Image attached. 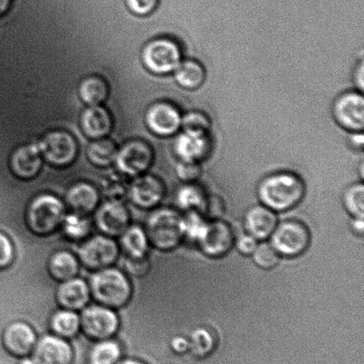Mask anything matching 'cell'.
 Here are the masks:
<instances>
[{"mask_svg": "<svg viewBox=\"0 0 364 364\" xmlns=\"http://www.w3.org/2000/svg\"><path fill=\"white\" fill-rule=\"evenodd\" d=\"M91 294L100 304L120 308L130 301L132 286L126 274L114 267L96 271L90 280Z\"/></svg>", "mask_w": 364, "mask_h": 364, "instance_id": "obj_3", "label": "cell"}, {"mask_svg": "<svg viewBox=\"0 0 364 364\" xmlns=\"http://www.w3.org/2000/svg\"><path fill=\"white\" fill-rule=\"evenodd\" d=\"M355 90L363 93L364 89V61L363 58L356 63L354 73H353Z\"/></svg>", "mask_w": 364, "mask_h": 364, "instance_id": "obj_45", "label": "cell"}, {"mask_svg": "<svg viewBox=\"0 0 364 364\" xmlns=\"http://www.w3.org/2000/svg\"><path fill=\"white\" fill-rule=\"evenodd\" d=\"M174 80L181 88L188 90H196L206 80L205 67L196 59H183L173 73Z\"/></svg>", "mask_w": 364, "mask_h": 364, "instance_id": "obj_24", "label": "cell"}, {"mask_svg": "<svg viewBox=\"0 0 364 364\" xmlns=\"http://www.w3.org/2000/svg\"><path fill=\"white\" fill-rule=\"evenodd\" d=\"M348 144L355 151H363L364 145L363 132H354L350 133L348 137Z\"/></svg>", "mask_w": 364, "mask_h": 364, "instance_id": "obj_47", "label": "cell"}, {"mask_svg": "<svg viewBox=\"0 0 364 364\" xmlns=\"http://www.w3.org/2000/svg\"><path fill=\"white\" fill-rule=\"evenodd\" d=\"M127 176L120 172H112L102 178L101 191L107 201L124 202L129 194Z\"/></svg>", "mask_w": 364, "mask_h": 364, "instance_id": "obj_29", "label": "cell"}, {"mask_svg": "<svg viewBox=\"0 0 364 364\" xmlns=\"http://www.w3.org/2000/svg\"><path fill=\"white\" fill-rule=\"evenodd\" d=\"M85 364H89V363H85Z\"/></svg>", "mask_w": 364, "mask_h": 364, "instance_id": "obj_53", "label": "cell"}, {"mask_svg": "<svg viewBox=\"0 0 364 364\" xmlns=\"http://www.w3.org/2000/svg\"><path fill=\"white\" fill-rule=\"evenodd\" d=\"M363 167H364V164H363V162H362L361 164H360V175H361L362 180L363 178V172H364Z\"/></svg>", "mask_w": 364, "mask_h": 364, "instance_id": "obj_52", "label": "cell"}, {"mask_svg": "<svg viewBox=\"0 0 364 364\" xmlns=\"http://www.w3.org/2000/svg\"><path fill=\"white\" fill-rule=\"evenodd\" d=\"M145 120L149 130L159 137H172L181 130L182 113L172 103L159 102L151 105Z\"/></svg>", "mask_w": 364, "mask_h": 364, "instance_id": "obj_14", "label": "cell"}, {"mask_svg": "<svg viewBox=\"0 0 364 364\" xmlns=\"http://www.w3.org/2000/svg\"><path fill=\"white\" fill-rule=\"evenodd\" d=\"M117 364H146L144 362L140 361V360L128 358V359H121L119 363Z\"/></svg>", "mask_w": 364, "mask_h": 364, "instance_id": "obj_50", "label": "cell"}, {"mask_svg": "<svg viewBox=\"0 0 364 364\" xmlns=\"http://www.w3.org/2000/svg\"><path fill=\"white\" fill-rule=\"evenodd\" d=\"M145 233L153 247L173 251L184 240V217L172 208L155 209L148 217Z\"/></svg>", "mask_w": 364, "mask_h": 364, "instance_id": "obj_2", "label": "cell"}, {"mask_svg": "<svg viewBox=\"0 0 364 364\" xmlns=\"http://www.w3.org/2000/svg\"><path fill=\"white\" fill-rule=\"evenodd\" d=\"M344 208L352 217H364V185L355 183L346 189L342 197Z\"/></svg>", "mask_w": 364, "mask_h": 364, "instance_id": "obj_35", "label": "cell"}, {"mask_svg": "<svg viewBox=\"0 0 364 364\" xmlns=\"http://www.w3.org/2000/svg\"><path fill=\"white\" fill-rule=\"evenodd\" d=\"M253 261L262 269H272L280 261V256L274 251L270 244H259L257 245L252 254Z\"/></svg>", "mask_w": 364, "mask_h": 364, "instance_id": "obj_36", "label": "cell"}, {"mask_svg": "<svg viewBox=\"0 0 364 364\" xmlns=\"http://www.w3.org/2000/svg\"><path fill=\"white\" fill-rule=\"evenodd\" d=\"M183 217L185 238L196 241L206 223L205 217L198 212H188Z\"/></svg>", "mask_w": 364, "mask_h": 364, "instance_id": "obj_38", "label": "cell"}, {"mask_svg": "<svg viewBox=\"0 0 364 364\" xmlns=\"http://www.w3.org/2000/svg\"><path fill=\"white\" fill-rule=\"evenodd\" d=\"M95 223L107 236H121L129 227L130 213L124 202L107 201L96 212Z\"/></svg>", "mask_w": 364, "mask_h": 364, "instance_id": "obj_17", "label": "cell"}, {"mask_svg": "<svg viewBox=\"0 0 364 364\" xmlns=\"http://www.w3.org/2000/svg\"><path fill=\"white\" fill-rule=\"evenodd\" d=\"M117 151V145L112 139H95L88 146L87 158L94 165L97 167H108L115 162Z\"/></svg>", "mask_w": 364, "mask_h": 364, "instance_id": "obj_30", "label": "cell"}, {"mask_svg": "<svg viewBox=\"0 0 364 364\" xmlns=\"http://www.w3.org/2000/svg\"><path fill=\"white\" fill-rule=\"evenodd\" d=\"M119 247L112 237L95 235L88 239L78 249V260L90 270L107 269L117 261Z\"/></svg>", "mask_w": 364, "mask_h": 364, "instance_id": "obj_10", "label": "cell"}, {"mask_svg": "<svg viewBox=\"0 0 364 364\" xmlns=\"http://www.w3.org/2000/svg\"><path fill=\"white\" fill-rule=\"evenodd\" d=\"M62 227L67 237L73 240H82L90 234L91 222L87 216L76 212L66 214Z\"/></svg>", "mask_w": 364, "mask_h": 364, "instance_id": "obj_34", "label": "cell"}, {"mask_svg": "<svg viewBox=\"0 0 364 364\" xmlns=\"http://www.w3.org/2000/svg\"><path fill=\"white\" fill-rule=\"evenodd\" d=\"M171 348L176 354H185L186 352L189 350L188 338L182 336L173 338L172 341H171Z\"/></svg>", "mask_w": 364, "mask_h": 364, "instance_id": "obj_46", "label": "cell"}, {"mask_svg": "<svg viewBox=\"0 0 364 364\" xmlns=\"http://www.w3.org/2000/svg\"><path fill=\"white\" fill-rule=\"evenodd\" d=\"M50 326L56 336L73 338L80 330V316L73 310H59L52 316Z\"/></svg>", "mask_w": 364, "mask_h": 364, "instance_id": "obj_31", "label": "cell"}, {"mask_svg": "<svg viewBox=\"0 0 364 364\" xmlns=\"http://www.w3.org/2000/svg\"><path fill=\"white\" fill-rule=\"evenodd\" d=\"M235 234L230 224L220 219L206 221L196 244L200 251L209 258L226 256L235 245Z\"/></svg>", "mask_w": 364, "mask_h": 364, "instance_id": "obj_9", "label": "cell"}, {"mask_svg": "<svg viewBox=\"0 0 364 364\" xmlns=\"http://www.w3.org/2000/svg\"><path fill=\"white\" fill-rule=\"evenodd\" d=\"M66 203L74 212L87 216L95 212L100 202V192L92 184L77 183L69 189Z\"/></svg>", "mask_w": 364, "mask_h": 364, "instance_id": "obj_23", "label": "cell"}, {"mask_svg": "<svg viewBox=\"0 0 364 364\" xmlns=\"http://www.w3.org/2000/svg\"><path fill=\"white\" fill-rule=\"evenodd\" d=\"M11 3H12V0H0V16L9 11Z\"/></svg>", "mask_w": 364, "mask_h": 364, "instance_id": "obj_49", "label": "cell"}, {"mask_svg": "<svg viewBox=\"0 0 364 364\" xmlns=\"http://www.w3.org/2000/svg\"><path fill=\"white\" fill-rule=\"evenodd\" d=\"M48 271L56 281L73 279L80 272V260L70 251H57L49 259Z\"/></svg>", "mask_w": 364, "mask_h": 364, "instance_id": "obj_25", "label": "cell"}, {"mask_svg": "<svg viewBox=\"0 0 364 364\" xmlns=\"http://www.w3.org/2000/svg\"><path fill=\"white\" fill-rule=\"evenodd\" d=\"M310 232L301 221L290 219L277 224L270 235V244L280 256L296 258L309 247Z\"/></svg>", "mask_w": 364, "mask_h": 364, "instance_id": "obj_5", "label": "cell"}, {"mask_svg": "<svg viewBox=\"0 0 364 364\" xmlns=\"http://www.w3.org/2000/svg\"><path fill=\"white\" fill-rule=\"evenodd\" d=\"M333 116L338 126L349 133L363 132V93L358 90L342 93L333 103Z\"/></svg>", "mask_w": 364, "mask_h": 364, "instance_id": "obj_12", "label": "cell"}, {"mask_svg": "<svg viewBox=\"0 0 364 364\" xmlns=\"http://www.w3.org/2000/svg\"><path fill=\"white\" fill-rule=\"evenodd\" d=\"M122 348L119 342L108 338L97 341L88 354L89 364H117L122 359Z\"/></svg>", "mask_w": 364, "mask_h": 364, "instance_id": "obj_28", "label": "cell"}, {"mask_svg": "<svg viewBox=\"0 0 364 364\" xmlns=\"http://www.w3.org/2000/svg\"><path fill=\"white\" fill-rule=\"evenodd\" d=\"M159 0H126L128 9L139 16H149L154 12Z\"/></svg>", "mask_w": 364, "mask_h": 364, "instance_id": "obj_41", "label": "cell"}, {"mask_svg": "<svg viewBox=\"0 0 364 364\" xmlns=\"http://www.w3.org/2000/svg\"><path fill=\"white\" fill-rule=\"evenodd\" d=\"M225 206L223 199L218 195L207 196L205 214L210 217V220L220 219L223 215Z\"/></svg>", "mask_w": 364, "mask_h": 364, "instance_id": "obj_43", "label": "cell"}, {"mask_svg": "<svg viewBox=\"0 0 364 364\" xmlns=\"http://www.w3.org/2000/svg\"><path fill=\"white\" fill-rule=\"evenodd\" d=\"M91 291L87 281L81 278L74 277L73 279L62 281L56 291L57 303L63 309H84L90 301Z\"/></svg>", "mask_w": 364, "mask_h": 364, "instance_id": "obj_19", "label": "cell"}, {"mask_svg": "<svg viewBox=\"0 0 364 364\" xmlns=\"http://www.w3.org/2000/svg\"><path fill=\"white\" fill-rule=\"evenodd\" d=\"M189 350L196 358H205L216 347L215 337L206 328H196L188 338Z\"/></svg>", "mask_w": 364, "mask_h": 364, "instance_id": "obj_33", "label": "cell"}, {"mask_svg": "<svg viewBox=\"0 0 364 364\" xmlns=\"http://www.w3.org/2000/svg\"><path fill=\"white\" fill-rule=\"evenodd\" d=\"M235 244L238 252L242 255L251 256L259 244L255 237L246 233L235 239Z\"/></svg>", "mask_w": 364, "mask_h": 364, "instance_id": "obj_44", "label": "cell"}, {"mask_svg": "<svg viewBox=\"0 0 364 364\" xmlns=\"http://www.w3.org/2000/svg\"><path fill=\"white\" fill-rule=\"evenodd\" d=\"M351 229L355 234L363 236L364 233V222L363 217H353L350 223Z\"/></svg>", "mask_w": 364, "mask_h": 364, "instance_id": "obj_48", "label": "cell"}, {"mask_svg": "<svg viewBox=\"0 0 364 364\" xmlns=\"http://www.w3.org/2000/svg\"><path fill=\"white\" fill-rule=\"evenodd\" d=\"M176 172L177 177L183 183H196L202 175L201 164L179 160L176 167Z\"/></svg>", "mask_w": 364, "mask_h": 364, "instance_id": "obj_39", "label": "cell"}, {"mask_svg": "<svg viewBox=\"0 0 364 364\" xmlns=\"http://www.w3.org/2000/svg\"><path fill=\"white\" fill-rule=\"evenodd\" d=\"M121 245L127 256L141 258L147 256L149 242L145 230L138 226L129 227L121 235Z\"/></svg>", "mask_w": 364, "mask_h": 364, "instance_id": "obj_32", "label": "cell"}, {"mask_svg": "<svg viewBox=\"0 0 364 364\" xmlns=\"http://www.w3.org/2000/svg\"><path fill=\"white\" fill-rule=\"evenodd\" d=\"M78 95L88 106L101 105L109 95V87L102 78L92 76L81 81Z\"/></svg>", "mask_w": 364, "mask_h": 364, "instance_id": "obj_27", "label": "cell"}, {"mask_svg": "<svg viewBox=\"0 0 364 364\" xmlns=\"http://www.w3.org/2000/svg\"><path fill=\"white\" fill-rule=\"evenodd\" d=\"M14 259V249L9 236L0 232V269L12 265Z\"/></svg>", "mask_w": 364, "mask_h": 364, "instance_id": "obj_42", "label": "cell"}, {"mask_svg": "<svg viewBox=\"0 0 364 364\" xmlns=\"http://www.w3.org/2000/svg\"><path fill=\"white\" fill-rule=\"evenodd\" d=\"M31 358L37 364H73L74 351L65 338L46 335L36 343Z\"/></svg>", "mask_w": 364, "mask_h": 364, "instance_id": "obj_16", "label": "cell"}, {"mask_svg": "<svg viewBox=\"0 0 364 364\" xmlns=\"http://www.w3.org/2000/svg\"><path fill=\"white\" fill-rule=\"evenodd\" d=\"M212 120L201 110H191L182 114L181 130L210 131Z\"/></svg>", "mask_w": 364, "mask_h": 364, "instance_id": "obj_37", "label": "cell"}, {"mask_svg": "<svg viewBox=\"0 0 364 364\" xmlns=\"http://www.w3.org/2000/svg\"><path fill=\"white\" fill-rule=\"evenodd\" d=\"M154 152L148 142L141 140L127 142L117 151L115 160L119 172L127 177L144 174L152 165Z\"/></svg>", "mask_w": 364, "mask_h": 364, "instance_id": "obj_13", "label": "cell"}, {"mask_svg": "<svg viewBox=\"0 0 364 364\" xmlns=\"http://www.w3.org/2000/svg\"><path fill=\"white\" fill-rule=\"evenodd\" d=\"M42 158L55 167L70 165L77 155V141L63 130L48 132L37 144Z\"/></svg>", "mask_w": 364, "mask_h": 364, "instance_id": "obj_8", "label": "cell"}, {"mask_svg": "<svg viewBox=\"0 0 364 364\" xmlns=\"http://www.w3.org/2000/svg\"><path fill=\"white\" fill-rule=\"evenodd\" d=\"M165 194L161 180L153 175L141 174L131 182L128 199L138 208L149 209L158 206Z\"/></svg>", "mask_w": 364, "mask_h": 364, "instance_id": "obj_15", "label": "cell"}, {"mask_svg": "<svg viewBox=\"0 0 364 364\" xmlns=\"http://www.w3.org/2000/svg\"><path fill=\"white\" fill-rule=\"evenodd\" d=\"M306 194V184L299 175L280 171L264 177L257 188L262 205L274 212H284L295 208Z\"/></svg>", "mask_w": 364, "mask_h": 364, "instance_id": "obj_1", "label": "cell"}, {"mask_svg": "<svg viewBox=\"0 0 364 364\" xmlns=\"http://www.w3.org/2000/svg\"><path fill=\"white\" fill-rule=\"evenodd\" d=\"M210 131L181 130L174 140L173 150L179 160L201 164L213 150Z\"/></svg>", "mask_w": 364, "mask_h": 364, "instance_id": "obj_11", "label": "cell"}, {"mask_svg": "<svg viewBox=\"0 0 364 364\" xmlns=\"http://www.w3.org/2000/svg\"><path fill=\"white\" fill-rule=\"evenodd\" d=\"M276 212L264 205L252 207L245 213L244 224L246 233L257 241H264L270 237L277 226Z\"/></svg>", "mask_w": 364, "mask_h": 364, "instance_id": "obj_21", "label": "cell"}, {"mask_svg": "<svg viewBox=\"0 0 364 364\" xmlns=\"http://www.w3.org/2000/svg\"><path fill=\"white\" fill-rule=\"evenodd\" d=\"M18 364H37L35 363L34 360L32 359L30 355L25 356V358H21L19 363Z\"/></svg>", "mask_w": 364, "mask_h": 364, "instance_id": "obj_51", "label": "cell"}, {"mask_svg": "<svg viewBox=\"0 0 364 364\" xmlns=\"http://www.w3.org/2000/svg\"><path fill=\"white\" fill-rule=\"evenodd\" d=\"M80 124L84 134L95 140L105 137L113 127L112 115L102 105L88 106L82 113Z\"/></svg>", "mask_w": 364, "mask_h": 364, "instance_id": "obj_22", "label": "cell"}, {"mask_svg": "<svg viewBox=\"0 0 364 364\" xmlns=\"http://www.w3.org/2000/svg\"><path fill=\"white\" fill-rule=\"evenodd\" d=\"M144 66L156 75L173 73L183 60L179 43L169 38L154 39L144 46L141 53Z\"/></svg>", "mask_w": 364, "mask_h": 364, "instance_id": "obj_6", "label": "cell"}, {"mask_svg": "<svg viewBox=\"0 0 364 364\" xmlns=\"http://www.w3.org/2000/svg\"><path fill=\"white\" fill-rule=\"evenodd\" d=\"M207 196L205 189L198 183L185 184L177 192V203L186 212H205Z\"/></svg>", "mask_w": 364, "mask_h": 364, "instance_id": "obj_26", "label": "cell"}, {"mask_svg": "<svg viewBox=\"0 0 364 364\" xmlns=\"http://www.w3.org/2000/svg\"><path fill=\"white\" fill-rule=\"evenodd\" d=\"M65 216V204L62 199L55 194H42L28 203L26 223L32 233L46 236L62 227Z\"/></svg>", "mask_w": 364, "mask_h": 364, "instance_id": "obj_4", "label": "cell"}, {"mask_svg": "<svg viewBox=\"0 0 364 364\" xmlns=\"http://www.w3.org/2000/svg\"><path fill=\"white\" fill-rule=\"evenodd\" d=\"M80 316V329L89 338H112L119 328V318L112 308L102 305L85 306Z\"/></svg>", "mask_w": 364, "mask_h": 364, "instance_id": "obj_7", "label": "cell"}, {"mask_svg": "<svg viewBox=\"0 0 364 364\" xmlns=\"http://www.w3.org/2000/svg\"><path fill=\"white\" fill-rule=\"evenodd\" d=\"M2 341L7 353L14 358H23L31 355L38 340L34 330L28 323L19 321L6 328Z\"/></svg>", "mask_w": 364, "mask_h": 364, "instance_id": "obj_18", "label": "cell"}, {"mask_svg": "<svg viewBox=\"0 0 364 364\" xmlns=\"http://www.w3.org/2000/svg\"><path fill=\"white\" fill-rule=\"evenodd\" d=\"M151 264L147 256L141 258H134V256H127L124 261V269L127 274L131 276L141 278L148 274L151 270Z\"/></svg>", "mask_w": 364, "mask_h": 364, "instance_id": "obj_40", "label": "cell"}, {"mask_svg": "<svg viewBox=\"0 0 364 364\" xmlns=\"http://www.w3.org/2000/svg\"><path fill=\"white\" fill-rule=\"evenodd\" d=\"M43 164V158L37 144L21 146L13 152L10 167L14 176L21 180H32L38 176Z\"/></svg>", "mask_w": 364, "mask_h": 364, "instance_id": "obj_20", "label": "cell"}]
</instances>
